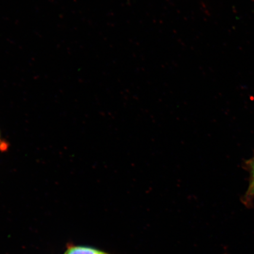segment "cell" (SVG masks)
I'll return each instance as SVG.
<instances>
[{
  "instance_id": "4",
  "label": "cell",
  "mask_w": 254,
  "mask_h": 254,
  "mask_svg": "<svg viewBox=\"0 0 254 254\" xmlns=\"http://www.w3.org/2000/svg\"><path fill=\"white\" fill-rule=\"evenodd\" d=\"M7 147V145L1 138V134H0V151H4L6 148Z\"/></svg>"
},
{
  "instance_id": "3",
  "label": "cell",
  "mask_w": 254,
  "mask_h": 254,
  "mask_svg": "<svg viewBox=\"0 0 254 254\" xmlns=\"http://www.w3.org/2000/svg\"><path fill=\"white\" fill-rule=\"evenodd\" d=\"M246 167L249 171L251 181L254 180V156L247 162Z\"/></svg>"
},
{
  "instance_id": "5",
  "label": "cell",
  "mask_w": 254,
  "mask_h": 254,
  "mask_svg": "<svg viewBox=\"0 0 254 254\" xmlns=\"http://www.w3.org/2000/svg\"></svg>"
},
{
  "instance_id": "2",
  "label": "cell",
  "mask_w": 254,
  "mask_h": 254,
  "mask_svg": "<svg viewBox=\"0 0 254 254\" xmlns=\"http://www.w3.org/2000/svg\"><path fill=\"white\" fill-rule=\"evenodd\" d=\"M254 198V180L251 181L249 188H248L246 195V202H249Z\"/></svg>"
},
{
  "instance_id": "1",
  "label": "cell",
  "mask_w": 254,
  "mask_h": 254,
  "mask_svg": "<svg viewBox=\"0 0 254 254\" xmlns=\"http://www.w3.org/2000/svg\"><path fill=\"white\" fill-rule=\"evenodd\" d=\"M65 254H107V253L89 247H74L66 251Z\"/></svg>"
}]
</instances>
